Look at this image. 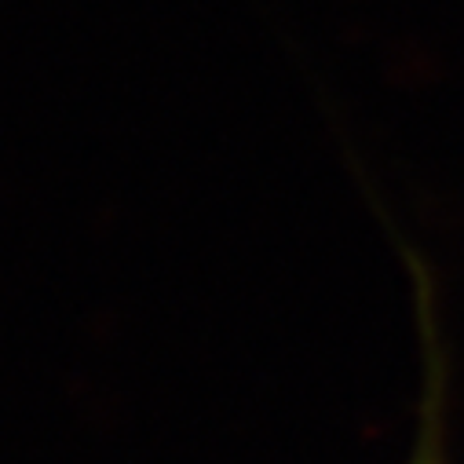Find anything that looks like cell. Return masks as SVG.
I'll use <instances>...</instances> for the list:
<instances>
[{
	"mask_svg": "<svg viewBox=\"0 0 464 464\" xmlns=\"http://www.w3.org/2000/svg\"><path fill=\"white\" fill-rule=\"evenodd\" d=\"M406 464H450L446 442H442L439 388H431V395H428V413H424V420H420V431H417V442H413V453H410Z\"/></svg>",
	"mask_w": 464,
	"mask_h": 464,
	"instance_id": "cell-1",
	"label": "cell"
}]
</instances>
